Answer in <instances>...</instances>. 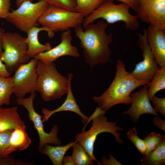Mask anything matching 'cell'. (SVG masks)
Wrapping results in <instances>:
<instances>
[{"instance_id":"cell-1","label":"cell","mask_w":165,"mask_h":165,"mask_svg":"<svg viewBox=\"0 0 165 165\" xmlns=\"http://www.w3.org/2000/svg\"><path fill=\"white\" fill-rule=\"evenodd\" d=\"M108 24L104 20L88 24L83 28L82 24L74 28L80 41L85 62L91 68L110 61L111 50L109 45L113 40L112 33L106 30Z\"/></svg>"},{"instance_id":"cell-2","label":"cell","mask_w":165,"mask_h":165,"mask_svg":"<svg viewBox=\"0 0 165 165\" xmlns=\"http://www.w3.org/2000/svg\"><path fill=\"white\" fill-rule=\"evenodd\" d=\"M116 69L114 78L108 89L101 96L92 98L99 106L106 112L117 105L131 104L132 92L149 82L135 79L127 71L125 64L120 60H117Z\"/></svg>"},{"instance_id":"cell-3","label":"cell","mask_w":165,"mask_h":165,"mask_svg":"<svg viewBox=\"0 0 165 165\" xmlns=\"http://www.w3.org/2000/svg\"><path fill=\"white\" fill-rule=\"evenodd\" d=\"M37 75L36 91L45 101L59 99L67 94V77L57 70L54 62L38 60L36 67Z\"/></svg>"},{"instance_id":"cell-4","label":"cell","mask_w":165,"mask_h":165,"mask_svg":"<svg viewBox=\"0 0 165 165\" xmlns=\"http://www.w3.org/2000/svg\"><path fill=\"white\" fill-rule=\"evenodd\" d=\"M130 8L129 5L123 3L116 4L113 0H105L97 8L85 17L82 24L84 28L97 20L101 18L108 24L123 22L125 24L126 28L136 30L139 28L140 23L137 16L130 13Z\"/></svg>"},{"instance_id":"cell-5","label":"cell","mask_w":165,"mask_h":165,"mask_svg":"<svg viewBox=\"0 0 165 165\" xmlns=\"http://www.w3.org/2000/svg\"><path fill=\"white\" fill-rule=\"evenodd\" d=\"M3 52L1 60L11 74L21 65L28 62L26 38L16 32H5L2 39Z\"/></svg>"},{"instance_id":"cell-6","label":"cell","mask_w":165,"mask_h":165,"mask_svg":"<svg viewBox=\"0 0 165 165\" xmlns=\"http://www.w3.org/2000/svg\"><path fill=\"white\" fill-rule=\"evenodd\" d=\"M92 120V125L90 128L87 131H83L81 133H78L75 138V141L82 145L89 156L98 165H101L94 154V146L97 136L102 133H110L113 135L118 143L122 144L123 141L118 131H122L123 129L116 125V121H108L105 114L100 115Z\"/></svg>"},{"instance_id":"cell-7","label":"cell","mask_w":165,"mask_h":165,"mask_svg":"<svg viewBox=\"0 0 165 165\" xmlns=\"http://www.w3.org/2000/svg\"><path fill=\"white\" fill-rule=\"evenodd\" d=\"M85 17L78 12L49 5L38 23L54 32L64 31L82 24Z\"/></svg>"},{"instance_id":"cell-8","label":"cell","mask_w":165,"mask_h":165,"mask_svg":"<svg viewBox=\"0 0 165 165\" xmlns=\"http://www.w3.org/2000/svg\"><path fill=\"white\" fill-rule=\"evenodd\" d=\"M49 5L43 0L36 3L25 1L16 9L9 12L6 20L20 31L27 33L31 28L37 26L39 19Z\"/></svg>"},{"instance_id":"cell-9","label":"cell","mask_w":165,"mask_h":165,"mask_svg":"<svg viewBox=\"0 0 165 165\" xmlns=\"http://www.w3.org/2000/svg\"><path fill=\"white\" fill-rule=\"evenodd\" d=\"M36 94V93L31 94L30 96L27 98H17L16 102L18 105L23 106L27 110L29 119L33 122L34 127L38 133L39 138L38 150L43 148L47 144L61 145V142L57 137L59 129L57 125H54L49 133H46L44 130L42 120L43 116L37 113L34 107V100Z\"/></svg>"},{"instance_id":"cell-10","label":"cell","mask_w":165,"mask_h":165,"mask_svg":"<svg viewBox=\"0 0 165 165\" xmlns=\"http://www.w3.org/2000/svg\"><path fill=\"white\" fill-rule=\"evenodd\" d=\"M38 60L31 59L20 65L13 76V94L17 98L24 97L28 94L35 93L37 75L36 67Z\"/></svg>"},{"instance_id":"cell-11","label":"cell","mask_w":165,"mask_h":165,"mask_svg":"<svg viewBox=\"0 0 165 165\" xmlns=\"http://www.w3.org/2000/svg\"><path fill=\"white\" fill-rule=\"evenodd\" d=\"M142 34L137 33L138 43L142 52L143 60L136 65L134 69L130 73L137 80L149 82L152 79L160 67L148 45L146 28H144Z\"/></svg>"},{"instance_id":"cell-12","label":"cell","mask_w":165,"mask_h":165,"mask_svg":"<svg viewBox=\"0 0 165 165\" xmlns=\"http://www.w3.org/2000/svg\"><path fill=\"white\" fill-rule=\"evenodd\" d=\"M135 12L143 22L165 29V0H139Z\"/></svg>"},{"instance_id":"cell-13","label":"cell","mask_w":165,"mask_h":165,"mask_svg":"<svg viewBox=\"0 0 165 165\" xmlns=\"http://www.w3.org/2000/svg\"><path fill=\"white\" fill-rule=\"evenodd\" d=\"M71 31L68 30L63 31L61 36V42L55 47L40 53L34 58L45 62H54L59 58L68 56L75 58L80 56L77 47L72 43Z\"/></svg>"},{"instance_id":"cell-14","label":"cell","mask_w":165,"mask_h":165,"mask_svg":"<svg viewBox=\"0 0 165 165\" xmlns=\"http://www.w3.org/2000/svg\"><path fill=\"white\" fill-rule=\"evenodd\" d=\"M148 88L146 84L138 91L131 93V106L128 109L122 113V115H129L134 123H137L140 116L144 114L159 116L150 102L148 94Z\"/></svg>"},{"instance_id":"cell-15","label":"cell","mask_w":165,"mask_h":165,"mask_svg":"<svg viewBox=\"0 0 165 165\" xmlns=\"http://www.w3.org/2000/svg\"><path fill=\"white\" fill-rule=\"evenodd\" d=\"M147 41L160 68L165 67V29L149 25L146 28Z\"/></svg>"},{"instance_id":"cell-16","label":"cell","mask_w":165,"mask_h":165,"mask_svg":"<svg viewBox=\"0 0 165 165\" xmlns=\"http://www.w3.org/2000/svg\"><path fill=\"white\" fill-rule=\"evenodd\" d=\"M72 77V73H69L68 74L67 78L68 80V87L67 96L62 105L58 108L53 110H50L46 108H42V112L43 114L42 118V122L44 123L47 121L52 115L57 112L64 111H70L76 113L81 118L82 123L85 124L82 130L83 131L85 129L88 117L81 111L74 97L71 85Z\"/></svg>"},{"instance_id":"cell-17","label":"cell","mask_w":165,"mask_h":165,"mask_svg":"<svg viewBox=\"0 0 165 165\" xmlns=\"http://www.w3.org/2000/svg\"><path fill=\"white\" fill-rule=\"evenodd\" d=\"M42 31L47 32L50 38H53L54 35V32L43 26L39 28L37 26L34 27L27 32V36L26 40L28 47V53L30 58H34L38 54L48 50L52 48L51 45L49 42L42 44L39 42L38 34Z\"/></svg>"},{"instance_id":"cell-18","label":"cell","mask_w":165,"mask_h":165,"mask_svg":"<svg viewBox=\"0 0 165 165\" xmlns=\"http://www.w3.org/2000/svg\"><path fill=\"white\" fill-rule=\"evenodd\" d=\"M31 141L27 133L25 125L14 129L11 134L9 146L4 156L9 155L12 152L19 150L26 149L29 146Z\"/></svg>"},{"instance_id":"cell-19","label":"cell","mask_w":165,"mask_h":165,"mask_svg":"<svg viewBox=\"0 0 165 165\" xmlns=\"http://www.w3.org/2000/svg\"><path fill=\"white\" fill-rule=\"evenodd\" d=\"M17 107L3 108L0 107V132L24 125Z\"/></svg>"},{"instance_id":"cell-20","label":"cell","mask_w":165,"mask_h":165,"mask_svg":"<svg viewBox=\"0 0 165 165\" xmlns=\"http://www.w3.org/2000/svg\"><path fill=\"white\" fill-rule=\"evenodd\" d=\"M75 142L72 141L64 145L56 146H53L47 144L39 150L41 153L46 155L49 157L53 165H61L65 154L72 147Z\"/></svg>"},{"instance_id":"cell-21","label":"cell","mask_w":165,"mask_h":165,"mask_svg":"<svg viewBox=\"0 0 165 165\" xmlns=\"http://www.w3.org/2000/svg\"><path fill=\"white\" fill-rule=\"evenodd\" d=\"M141 165H164L165 164V142L148 153L143 155Z\"/></svg>"},{"instance_id":"cell-22","label":"cell","mask_w":165,"mask_h":165,"mask_svg":"<svg viewBox=\"0 0 165 165\" xmlns=\"http://www.w3.org/2000/svg\"><path fill=\"white\" fill-rule=\"evenodd\" d=\"M147 85L150 101L158 92L165 89V67L160 68L152 79Z\"/></svg>"},{"instance_id":"cell-23","label":"cell","mask_w":165,"mask_h":165,"mask_svg":"<svg viewBox=\"0 0 165 165\" xmlns=\"http://www.w3.org/2000/svg\"><path fill=\"white\" fill-rule=\"evenodd\" d=\"M13 76H0V107L10 103V98L13 93Z\"/></svg>"},{"instance_id":"cell-24","label":"cell","mask_w":165,"mask_h":165,"mask_svg":"<svg viewBox=\"0 0 165 165\" xmlns=\"http://www.w3.org/2000/svg\"><path fill=\"white\" fill-rule=\"evenodd\" d=\"M72 147V156L76 165H92L95 160L87 152L82 145L75 141Z\"/></svg>"},{"instance_id":"cell-25","label":"cell","mask_w":165,"mask_h":165,"mask_svg":"<svg viewBox=\"0 0 165 165\" xmlns=\"http://www.w3.org/2000/svg\"><path fill=\"white\" fill-rule=\"evenodd\" d=\"M76 6L75 11L85 16L89 15L97 8L105 0H75Z\"/></svg>"},{"instance_id":"cell-26","label":"cell","mask_w":165,"mask_h":165,"mask_svg":"<svg viewBox=\"0 0 165 165\" xmlns=\"http://www.w3.org/2000/svg\"><path fill=\"white\" fill-rule=\"evenodd\" d=\"M143 140L146 148L145 154H146L155 149L162 143L165 142V136L153 131L145 136Z\"/></svg>"},{"instance_id":"cell-27","label":"cell","mask_w":165,"mask_h":165,"mask_svg":"<svg viewBox=\"0 0 165 165\" xmlns=\"http://www.w3.org/2000/svg\"><path fill=\"white\" fill-rule=\"evenodd\" d=\"M128 138L135 145L138 151L142 155L145 154L146 148L145 142L138 136L135 127L126 133Z\"/></svg>"},{"instance_id":"cell-28","label":"cell","mask_w":165,"mask_h":165,"mask_svg":"<svg viewBox=\"0 0 165 165\" xmlns=\"http://www.w3.org/2000/svg\"><path fill=\"white\" fill-rule=\"evenodd\" d=\"M49 5L63 8L75 11L76 3L75 0H43Z\"/></svg>"},{"instance_id":"cell-29","label":"cell","mask_w":165,"mask_h":165,"mask_svg":"<svg viewBox=\"0 0 165 165\" xmlns=\"http://www.w3.org/2000/svg\"><path fill=\"white\" fill-rule=\"evenodd\" d=\"M13 129L0 132V157L4 156V153L9 146L11 135Z\"/></svg>"},{"instance_id":"cell-30","label":"cell","mask_w":165,"mask_h":165,"mask_svg":"<svg viewBox=\"0 0 165 165\" xmlns=\"http://www.w3.org/2000/svg\"><path fill=\"white\" fill-rule=\"evenodd\" d=\"M33 163L25 162L20 159H16L13 156L8 155L0 157V165H33Z\"/></svg>"},{"instance_id":"cell-31","label":"cell","mask_w":165,"mask_h":165,"mask_svg":"<svg viewBox=\"0 0 165 165\" xmlns=\"http://www.w3.org/2000/svg\"><path fill=\"white\" fill-rule=\"evenodd\" d=\"M151 101L152 107L155 112L161 114L165 118V97H159L155 95Z\"/></svg>"},{"instance_id":"cell-32","label":"cell","mask_w":165,"mask_h":165,"mask_svg":"<svg viewBox=\"0 0 165 165\" xmlns=\"http://www.w3.org/2000/svg\"><path fill=\"white\" fill-rule=\"evenodd\" d=\"M11 5L10 0H0V18L5 19L9 13Z\"/></svg>"},{"instance_id":"cell-33","label":"cell","mask_w":165,"mask_h":165,"mask_svg":"<svg viewBox=\"0 0 165 165\" xmlns=\"http://www.w3.org/2000/svg\"><path fill=\"white\" fill-rule=\"evenodd\" d=\"M109 159H107L105 156H103L101 160V163L103 165H122V163L118 161L111 153L108 155Z\"/></svg>"},{"instance_id":"cell-34","label":"cell","mask_w":165,"mask_h":165,"mask_svg":"<svg viewBox=\"0 0 165 165\" xmlns=\"http://www.w3.org/2000/svg\"><path fill=\"white\" fill-rule=\"evenodd\" d=\"M152 122L154 126L165 132V121L159 116H155L153 118Z\"/></svg>"},{"instance_id":"cell-35","label":"cell","mask_w":165,"mask_h":165,"mask_svg":"<svg viewBox=\"0 0 165 165\" xmlns=\"http://www.w3.org/2000/svg\"><path fill=\"white\" fill-rule=\"evenodd\" d=\"M106 112V111L102 109L99 106L97 107L93 114L89 117H88L85 127L93 119L100 115H105Z\"/></svg>"},{"instance_id":"cell-36","label":"cell","mask_w":165,"mask_h":165,"mask_svg":"<svg viewBox=\"0 0 165 165\" xmlns=\"http://www.w3.org/2000/svg\"><path fill=\"white\" fill-rule=\"evenodd\" d=\"M125 3L129 5L130 8L135 11L138 5L139 0H116Z\"/></svg>"},{"instance_id":"cell-37","label":"cell","mask_w":165,"mask_h":165,"mask_svg":"<svg viewBox=\"0 0 165 165\" xmlns=\"http://www.w3.org/2000/svg\"><path fill=\"white\" fill-rule=\"evenodd\" d=\"M0 55V76L5 77H9L10 74L7 70L5 64L3 63L1 58Z\"/></svg>"},{"instance_id":"cell-38","label":"cell","mask_w":165,"mask_h":165,"mask_svg":"<svg viewBox=\"0 0 165 165\" xmlns=\"http://www.w3.org/2000/svg\"><path fill=\"white\" fill-rule=\"evenodd\" d=\"M62 164L63 165H75V163L71 156H64L63 158Z\"/></svg>"},{"instance_id":"cell-39","label":"cell","mask_w":165,"mask_h":165,"mask_svg":"<svg viewBox=\"0 0 165 165\" xmlns=\"http://www.w3.org/2000/svg\"><path fill=\"white\" fill-rule=\"evenodd\" d=\"M5 32L4 30L0 27V55H1L3 52L2 47V39L3 35Z\"/></svg>"},{"instance_id":"cell-40","label":"cell","mask_w":165,"mask_h":165,"mask_svg":"<svg viewBox=\"0 0 165 165\" xmlns=\"http://www.w3.org/2000/svg\"><path fill=\"white\" fill-rule=\"evenodd\" d=\"M33 0H16V3L17 8L19 7L20 5L24 2L26 1H30L32 2Z\"/></svg>"}]
</instances>
